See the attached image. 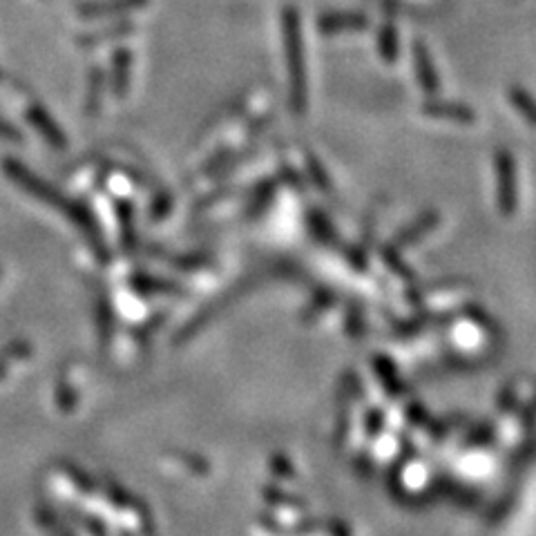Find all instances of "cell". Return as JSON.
<instances>
[{
    "label": "cell",
    "mask_w": 536,
    "mask_h": 536,
    "mask_svg": "<svg viewBox=\"0 0 536 536\" xmlns=\"http://www.w3.org/2000/svg\"><path fill=\"white\" fill-rule=\"evenodd\" d=\"M282 38L286 70H289V105L293 114L302 117L306 105H309V79H306V45L302 36V21L295 5H286L282 9Z\"/></svg>",
    "instance_id": "6da1fadb"
},
{
    "label": "cell",
    "mask_w": 536,
    "mask_h": 536,
    "mask_svg": "<svg viewBox=\"0 0 536 536\" xmlns=\"http://www.w3.org/2000/svg\"><path fill=\"white\" fill-rule=\"evenodd\" d=\"M315 27L324 36L365 32L369 27V16L362 12H324L315 21Z\"/></svg>",
    "instance_id": "7a4b0ae2"
},
{
    "label": "cell",
    "mask_w": 536,
    "mask_h": 536,
    "mask_svg": "<svg viewBox=\"0 0 536 536\" xmlns=\"http://www.w3.org/2000/svg\"><path fill=\"white\" fill-rule=\"evenodd\" d=\"M411 56H414V70L420 90L425 94H436L440 90V79L436 63L432 59V50H429L425 41H414V45H411Z\"/></svg>",
    "instance_id": "3957f363"
},
{
    "label": "cell",
    "mask_w": 536,
    "mask_h": 536,
    "mask_svg": "<svg viewBox=\"0 0 536 536\" xmlns=\"http://www.w3.org/2000/svg\"><path fill=\"white\" fill-rule=\"evenodd\" d=\"M423 112L434 119H447V121H456V123H474L476 121V112L469 108V105L458 103V101L432 99L423 105Z\"/></svg>",
    "instance_id": "277c9868"
},
{
    "label": "cell",
    "mask_w": 536,
    "mask_h": 536,
    "mask_svg": "<svg viewBox=\"0 0 536 536\" xmlns=\"http://www.w3.org/2000/svg\"><path fill=\"white\" fill-rule=\"evenodd\" d=\"M378 54L380 59L385 63H396L398 54H400V36H398V27L396 23L387 21L380 27L378 32Z\"/></svg>",
    "instance_id": "5b68a950"
},
{
    "label": "cell",
    "mask_w": 536,
    "mask_h": 536,
    "mask_svg": "<svg viewBox=\"0 0 536 536\" xmlns=\"http://www.w3.org/2000/svg\"><path fill=\"white\" fill-rule=\"evenodd\" d=\"M143 5H146V0H112V3L85 5V7H81V14L83 16H92V18H103V16L132 12V9L143 7Z\"/></svg>",
    "instance_id": "8992f818"
},
{
    "label": "cell",
    "mask_w": 536,
    "mask_h": 536,
    "mask_svg": "<svg viewBox=\"0 0 536 536\" xmlns=\"http://www.w3.org/2000/svg\"><path fill=\"white\" fill-rule=\"evenodd\" d=\"M130 67H132V54L128 50H119L117 56H114V74H112V90L117 97L128 94Z\"/></svg>",
    "instance_id": "52a82bcc"
},
{
    "label": "cell",
    "mask_w": 536,
    "mask_h": 536,
    "mask_svg": "<svg viewBox=\"0 0 536 536\" xmlns=\"http://www.w3.org/2000/svg\"><path fill=\"white\" fill-rule=\"evenodd\" d=\"M507 97H510L514 110L519 112L525 121L536 126V99L532 97V94L525 88H521V85H512L510 92H507Z\"/></svg>",
    "instance_id": "ba28073f"
}]
</instances>
